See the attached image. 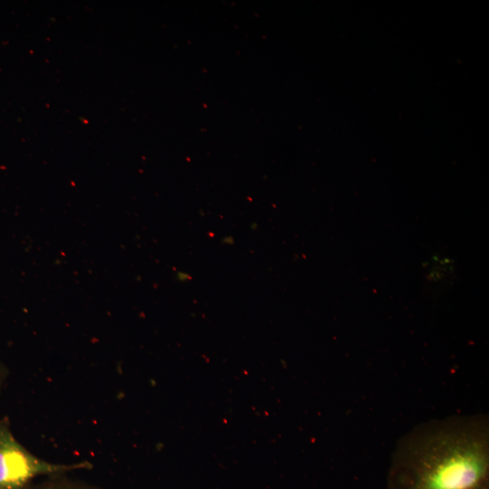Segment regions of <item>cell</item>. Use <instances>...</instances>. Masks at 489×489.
I'll use <instances>...</instances> for the list:
<instances>
[{"label":"cell","mask_w":489,"mask_h":489,"mask_svg":"<svg viewBox=\"0 0 489 489\" xmlns=\"http://www.w3.org/2000/svg\"><path fill=\"white\" fill-rule=\"evenodd\" d=\"M33 489H91L87 486L78 484L72 482H63L62 480L55 479L51 482H47L40 486H36Z\"/></svg>","instance_id":"cell-3"},{"label":"cell","mask_w":489,"mask_h":489,"mask_svg":"<svg viewBox=\"0 0 489 489\" xmlns=\"http://www.w3.org/2000/svg\"><path fill=\"white\" fill-rule=\"evenodd\" d=\"M8 375V370L5 364L0 360V393Z\"/></svg>","instance_id":"cell-4"},{"label":"cell","mask_w":489,"mask_h":489,"mask_svg":"<svg viewBox=\"0 0 489 489\" xmlns=\"http://www.w3.org/2000/svg\"><path fill=\"white\" fill-rule=\"evenodd\" d=\"M387 489H489V419L484 414L421 423L397 443Z\"/></svg>","instance_id":"cell-1"},{"label":"cell","mask_w":489,"mask_h":489,"mask_svg":"<svg viewBox=\"0 0 489 489\" xmlns=\"http://www.w3.org/2000/svg\"><path fill=\"white\" fill-rule=\"evenodd\" d=\"M91 467L89 462L53 464L35 456L14 437L8 420L0 417V489H26L39 475Z\"/></svg>","instance_id":"cell-2"}]
</instances>
